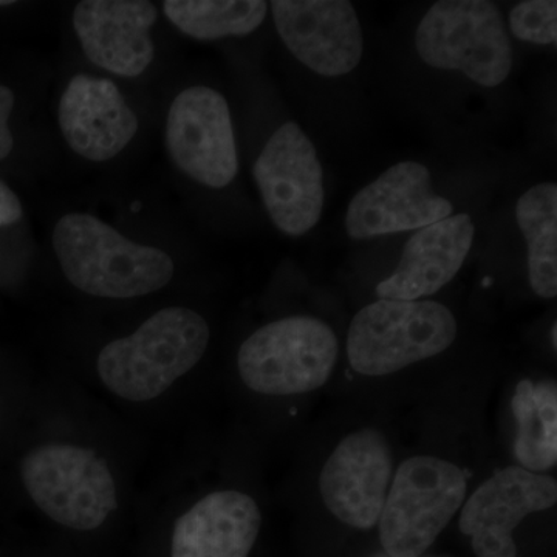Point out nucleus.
<instances>
[{"label": "nucleus", "mask_w": 557, "mask_h": 557, "mask_svg": "<svg viewBox=\"0 0 557 557\" xmlns=\"http://www.w3.org/2000/svg\"><path fill=\"white\" fill-rule=\"evenodd\" d=\"M53 248L73 287L106 299H132L166 287L174 260L121 236L90 214H67L53 231Z\"/></svg>", "instance_id": "obj_1"}, {"label": "nucleus", "mask_w": 557, "mask_h": 557, "mask_svg": "<svg viewBox=\"0 0 557 557\" xmlns=\"http://www.w3.org/2000/svg\"><path fill=\"white\" fill-rule=\"evenodd\" d=\"M208 344L209 327L201 314L185 307H168L127 338L102 348L98 375L116 397L150 401L196 368Z\"/></svg>", "instance_id": "obj_2"}, {"label": "nucleus", "mask_w": 557, "mask_h": 557, "mask_svg": "<svg viewBox=\"0 0 557 557\" xmlns=\"http://www.w3.org/2000/svg\"><path fill=\"white\" fill-rule=\"evenodd\" d=\"M457 336L453 311L434 300L380 299L351 321L347 357L366 376H384L437 357Z\"/></svg>", "instance_id": "obj_3"}, {"label": "nucleus", "mask_w": 557, "mask_h": 557, "mask_svg": "<svg viewBox=\"0 0 557 557\" xmlns=\"http://www.w3.org/2000/svg\"><path fill=\"white\" fill-rule=\"evenodd\" d=\"M421 60L453 70L483 87H497L511 73L515 53L496 3L442 0L424 14L416 32Z\"/></svg>", "instance_id": "obj_4"}, {"label": "nucleus", "mask_w": 557, "mask_h": 557, "mask_svg": "<svg viewBox=\"0 0 557 557\" xmlns=\"http://www.w3.org/2000/svg\"><path fill=\"white\" fill-rule=\"evenodd\" d=\"M467 474L431 456L410 457L392 479L379 528L384 553L420 557L448 527L467 496Z\"/></svg>", "instance_id": "obj_5"}, {"label": "nucleus", "mask_w": 557, "mask_h": 557, "mask_svg": "<svg viewBox=\"0 0 557 557\" xmlns=\"http://www.w3.org/2000/svg\"><path fill=\"white\" fill-rule=\"evenodd\" d=\"M338 354V339L325 322L289 317L256 330L242 344L237 366L251 391L285 397L324 386Z\"/></svg>", "instance_id": "obj_6"}, {"label": "nucleus", "mask_w": 557, "mask_h": 557, "mask_svg": "<svg viewBox=\"0 0 557 557\" xmlns=\"http://www.w3.org/2000/svg\"><path fill=\"white\" fill-rule=\"evenodd\" d=\"M21 478L36 507L70 530H97L119 507L108 461L83 446L33 449L22 460Z\"/></svg>", "instance_id": "obj_7"}, {"label": "nucleus", "mask_w": 557, "mask_h": 557, "mask_svg": "<svg viewBox=\"0 0 557 557\" xmlns=\"http://www.w3.org/2000/svg\"><path fill=\"white\" fill-rule=\"evenodd\" d=\"M252 175L278 231L299 237L317 226L325 203L324 171L298 123L288 121L271 135Z\"/></svg>", "instance_id": "obj_8"}, {"label": "nucleus", "mask_w": 557, "mask_h": 557, "mask_svg": "<svg viewBox=\"0 0 557 557\" xmlns=\"http://www.w3.org/2000/svg\"><path fill=\"white\" fill-rule=\"evenodd\" d=\"M166 148L175 166L200 185L228 186L239 157L225 98L205 86L178 94L168 113Z\"/></svg>", "instance_id": "obj_9"}, {"label": "nucleus", "mask_w": 557, "mask_h": 557, "mask_svg": "<svg viewBox=\"0 0 557 557\" xmlns=\"http://www.w3.org/2000/svg\"><path fill=\"white\" fill-rule=\"evenodd\" d=\"M270 7L278 36L304 65L330 78L358 67L364 36L350 2L274 0Z\"/></svg>", "instance_id": "obj_10"}, {"label": "nucleus", "mask_w": 557, "mask_h": 557, "mask_svg": "<svg viewBox=\"0 0 557 557\" xmlns=\"http://www.w3.org/2000/svg\"><path fill=\"white\" fill-rule=\"evenodd\" d=\"M392 450L376 429H361L336 446L319 478L329 511L358 530L379 523L392 478Z\"/></svg>", "instance_id": "obj_11"}, {"label": "nucleus", "mask_w": 557, "mask_h": 557, "mask_svg": "<svg viewBox=\"0 0 557 557\" xmlns=\"http://www.w3.org/2000/svg\"><path fill=\"white\" fill-rule=\"evenodd\" d=\"M453 203L432 189L426 166L403 161L359 190L346 215L348 236L355 240L405 233L434 225L453 215Z\"/></svg>", "instance_id": "obj_12"}, {"label": "nucleus", "mask_w": 557, "mask_h": 557, "mask_svg": "<svg viewBox=\"0 0 557 557\" xmlns=\"http://www.w3.org/2000/svg\"><path fill=\"white\" fill-rule=\"evenodd\" d=\"M557 483L518 467L502 469L469 497L460 531L471 537L478 557H518L516 528L531 512L555 507Z\"/></svg>", "instance_id": "obj_13"}, {"label": "nucleus", "mask_w": 557, "mask_h": 557, "mask_svg": "<svg viewBox=\"0 0 557 557\" xmlns=\"http://www.w3.org/2000/svg\"><path fill=\"white\" fill-rule=\"evenodd\" d=\"M157 9L145 0H84L73 13V27L84 53L98 67L137 78L152 64L150 28Z\"/></svg>", "instance_id": "obj_14"}, {"label": "nucleus", "mask_w": 557, "mask_h": 557, "mask_svg": "<svg viewBox=\"0 0 557 557\" xmlns=\"http://www.w3.org/2000/svg\"><path fill=\"white\" fill-rule=\"evenodd\" d=\"M58 116L73 152L97 163L119 156L139 127L119 87L112 81L87 75L70 81Z\"/></svg>", "instance_id": "obj_15"}, {"label": "nucleus", "mask_w": 557, "mask_h": 557, "mask_svg": "<svg viewBox=\"0 0 557 557\" xmlns=\"http://www.w3.org/2000/svg\"><path fill=\"white\" fill-rule=\"evenodd\" d=\"M475 226L468 214L449 215L417 230L397 270L376 287L380 299L418 300L448 285L469 255Z\"/></svg>", "instance_id": "obj_16"}, {"label": "nucleus", "mask_w": 557, "mask_h": 557, "mask_svg": "<svg viewBox=\"0 0 557 557\" xmlns=\"http://www.w3.org/2000/svg\"><path fill=\"white\" fill-rule=\"evenodd\" d=\"M262 525L255 498L215 491L175 523L171 557H248Z\"/></svg>", "instance_id": "obj_17"}, {"label": "nucleus", "mask_w": 557, "mask_h": 557, "mask_svg": "<svg viewBox=\"0 0 557 557\" xmlns=\"http://www.w3.org/2000/svg\"><path fill=\"white\" fill-rule=\"evenodd\" d=\"M516 418L515 454L523 469L548 471L557 461V387L555 381H520L511 405Z\"/></svg>", "instance_id": "obj_18"}, {"label": "nucleus", "mask_w": 557, "mask_h": 557, "mask_svg": "<svg viewBox=\"0 0 557 557\" xmlns=\"http://www.w3.org/2000/svg\"><path fill=\"white\" fill-rule=\"evenodd\" d=\"M519 228L528 245V276L541 298L557 295V186L539 183L516 207Z\"/></svg>", "instance_id": "obj_19"}, {"label": "nucleus", "mask_w": 557, "mask_h": 557, "mask_svg": "<svg viewBox=\"0 0 557 557\" xmlns=\"http://www.w3.org/2000/svg\"><path fill=\"white\" fill-rule=\"evenodd\" d=\"M168 20L180 32L199 40L247 36L265 20L269 3L262 0H166Z\"/></svg>", "instance_id": "obj_20"}, {"label": "nucleus", "mask_w": 557, "mask_h": 557, "mask_svg": "<svg viewBox=\"0 0 557 557\" xmlns=\"http://www.w3.org/2000/svg\"><path fill=\"white\" fill-rule=\"evenodd\" d=\"M509 28L520 40L537 46H556L557 2L555 0H527L509 13Z\"/></svg>", "instance_id": "obj_21"}, {"label": "nucleus", "mask_w": 557, "mask_h": 557, "mask_svg": "<svg viewBox=\"0 0 557 557\" xmlns=\"http://www.w3.org/2000/svg\"><path fill=\"white\" fill-rule=\"evenodd\" d=\"M14 109V94L9 87L0 86V160L10 156L14 139L9 127L11 112Z\"/></svg>", "instance_id": "obj_22"}, {"label": "nucleus", "mask_w": 557, "mask_h": 557, "mask_svg": "<svg viewBox=\"0 0 557 557\" xmlns=\"http://www.w3.org/2000/svg\"><path fill=\"white\" fill-rule=\"evenodd\" d=\"M21 218L22 205L20 199H17L16 194L0 180V228L13 225V223H16Z\"/></svg>", "instance_id": "obj_23"}, {"label": "nucleus", "mask_w": 557, "mask_h": 557, "mask_svg": "<svg viewBox=\"0 0 557 557\" xmlns=\"http://www.w3.org/2000/svg\"><path fill=\"white\" fill-rule=\"evenodd\" d=\"M557 327L556 324H553L552 329V341H553V347H557V338H556Z\"/></svg>", "instance_id": "obj_24"}, {"label": "nucleus", "mask_w": 557, "mask_h": 557, "mask_svg": "<svg viewBox=\"0 0 557 557\" xmlns=\"http://www.w3.org/2000/svg\"><path fill=\"white\" fill-rule=\"evenodd\" d=\"M370 557H392V556H388L387 553L380 552V553H375V555H372Z\"/></svg>", "instance_id": "obj_25"}, {"label": "nucleus", "mask_w": 557, "mask_h": 557, "mask_svg": "<svg viewBox=\"0 0 557 557\" xmlns=\"http://www.w3.org/2000/svg\"><path fill=\"white\" fill-rule=\"evenodd\" d=\"M11 0H0V7L11 5Z\"/></svg>", "instance_id": "obj_26"}]
</instances>
